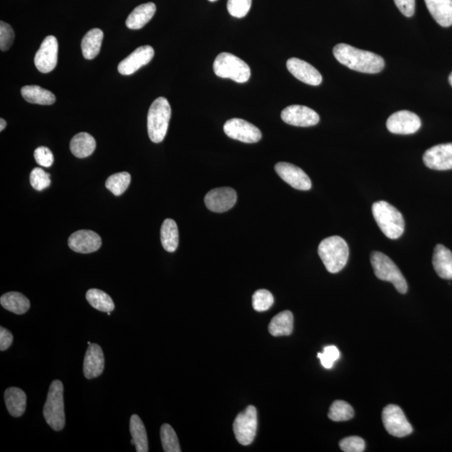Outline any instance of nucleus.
Segmentation results:
<instances>
[{
    "label": "nucleus",
    "instance_id": "obj_1",
    "mask_svg": "<svg viewBox=\"0 0 452 452\" xmlns=\"http://www.w3.org/2000/svg\"><path fill=\"white\" fill-rule=\"evenodd\" d=\"M333 52L337 61L353 71L376 74L385 68V61L380 55L355 48L348 44L337 45Z\"/></svg>",
    "mask_w": 452,
    "mask_h": 452
},
{
    "label": "nucleus",
    "instance_id": "obj_2",
    "mask_svg": "<svg viewBox=\"0 0 452 452\" xmlns=\"http://www.w3.org/2000/svg\"><path fill=\"white\" fill-rule=\"evenodd\" d=\"M318 255L327 271L338 273L348 263L349 249L347 242L340 237L326 238L318 247Z\"/></svg>",
    "mask_w": 452,
    "mask_h": 452
},
{
    "label": "nucleus",
    "instance_id": "obj_3",
    "mask_svg": "<svg viewBox=\"0 0 452 452\" xmlns=\"http://www.w3.org/2000/svg\"><path fill=\"white\" fill-rule=\"evenodd\" d=\"M373 218L382 232L391 239L401 237L405 232V220L402 214L386 201H378L372 206Z\"/></svg>",
    "mask_w": 452,
    "mask_h": 452
},
{
    "label": "nucleus",
    "instance_id": "obj_4",
    "mask_svg": "<svg viewBox=\"0 0 452 452\" xmlns=\"http://www.w3.org/2000/svg\"><path fill=\"white\" fill-rule=\"evenodd\" d=\"M171 108L165 98H157L147 114V132L152 142L159 144L167 135Z\"/></svg>",
    "mask_w": 452,
    "mask_h": 452
},
{
    "label": "nucleus",
    "instance_id": "obj_5",
    "mask_svg": "<svg viewBox=\"0 0 452 452\" xmlns=\"http://www.w3.org/2000/svg\"><path fill=\"white\" fill-rule=\"evenodd\" d=\"M44 417L50 428L62 431L66 425L64 405V386L62 381L54 380L50 385L44 409Z\"/></svg>",
    "mask_w": 452,
    "mask_h": 452
},
{
    "label": "nucleus",
    "instance_id": "obj_6",
    "mask_svg": "<svg viewBox=\"0 0 452 452\" xmlns=\"http://www.w3.org/2000/svg\"><path fill=\"white\" fill-rule=\"evenodd\" d=\"M373 271L378 278L390 281L401 294L407 293L408 284L405 276L393 261L384 253L373 252L371 256Z\"/></svg>",
    "mask_w": 452,
    "mask_h": 452
},
{
    "label": "nucleus",
    "instance_id": "obj_7",
    "mask_svg": "<svg viewBox=\"0 0 452 452\" xmlns=\"http://www.w3.org/2000/svg\"><path fill=\"white\" fill-rule=\"evenodd\" d=\"M213 68L216 76L229 78L237 83L247 82L251 77L250 67L242 59L230 53L224 52L217 55Z\"/></svg>",
    "mask_w": 452,
    "mask_h": 452
},
{
    "label": "nucleus",
    "instance_id": "obj_8",
    "mask_svg": "<svg viewBox=\"0 0 452 452\" xmlns=\"http://www.w3.org/2000/svg\"><path fill=\"white\" fill-rule=\"evenodd\" d=\"M257 426L256 409L249 405L238 414L233 424V431L239 443L243 446L252 444L256 435Z\"/></svg>",
    "mask_w": 452,
    "mask_h": 452
},
{
    "label": "nucleus",
    "instance_id": "obj_9",
    "mask_svg": "<svg viewBox=\"0 0 452 452\" xmlns=\"http://www.w3.org/2000/svg\"><path fill=\"white\" fill-rule=\"evenodd\" d=\"M383 424L391 436L405 437L412 434L413 427L410 425L403 410L395 405H389L383 410Z\"/></svg>",
    "mask_w": 452,
    "mask_h": 452
},
{
    "label": "nucleus",
    "instance_id": "obj_10",
    "mask_svg": "<svg viewBox=\"0 0 452 452\" xmlns=\"http://www.w3.org/2000/svg\"><path fill=\"white\" fill-rule=\"evenodd\" d=\"M224 132L232 140L246 142V144H256L261 140V132L259 128L248 123L246 120L232 118L225 123Z\"/></svg>",
    "mask_w": 452,
    "mask_h": 452
},
{
    "label": "nucleus",
    "instance_id": "obj_11",
    "mask_svg": "<svg viewBox=\"0 0 452 452\" xmlns=\"http://www.w3.org/2000/svg\"><path fill=\"white\" fill-rule=\"evenodd\" d=\"M386 127L395 135H413L421 128L422 121L416 113L403 110L392 114L387 120Z\"/></svg>",
    "mask_w": 452,
    "mask_h": 452
},
{
    "label": "nucleus",
    "instance_id": "obj_12",
    "mask_svg": "<svg viewBox=\"0 0 452 452\" xmlns=\"http://www.w3.org/2000/svg\"><path fill=\"white\" fill-rule=\"evenodd\" d=\"M281 117L284 123L295 127L315 126L320 121L315 110L301 105L289 106L281 112Z\"/></svg>",
    "mask_w": 452,
    "mask_h": 452
},
{
    "label": "nucleus",
    "instance_id": "obj_13",
    "mask_svg": "<svg viewBox=\"0 0 452 452\" xmlns=\"http://www.w3.org/2000/svg\"><path fill=\"white\" fill-rule=\"evenodd\" d=\"M58 62V41L53 35H49L43 40L38 52L35 54V64L41 73L52 72Z\"/></svg>",
    "mask_w": 452,
    "mask_h": 452
},
{
    "label": "nucleus",
    "instance_id": "obj_14",
    "mask_svg": "<svg viewBox=\"0 0 452 452\" xmlns=\"http://www.w3.org/2000/svg\"><path fill=\"white\" fill-rule=\"evenodd\" d=\"M275 170L281 179L296 190L307 191L312 188L310 178L296 165L281 162L276 164Z\"/></svg>",
    "mask_w": 452,
    "mask_h": 452
},
{
    "label": "nucleus",
    "instance_id": "obj_15",
    "mask_svg": "<svg viewBox=\"0 0 452 452\" xmlns=\"http://www.w3.org/2000/svg\"><path fill=\"white\" fill-rule=\"evenodd\" d=\"M237 201V193L232 188L223 187L214 188L205 197L207 208L215 212L223 213L233 208Z\"/></svg>",
    "mask_w": 452,
    "mask_h": 452
},
{
    "label": "nucleus",
    "instance_id": "obj_16",
    "mask_svg": "<svg viewBox=\"0 0 452 452\" xmlns=\"http://www.w3.org/2000/svg\"><path fill=\"white\" fill-rule=\"evenodd\" d=\"M423 162L427 168L440 171L452 169V144L431 147L424 154Z\"/></svg>",
    "mask_w": 452,
    "mask_h": 452
},
{
    "label": "nucleus",
    "instance_id": "obj_17",
    "mask_svg": "<svg viewBox=\"0 0 452 452\" xmlns=\"http://www.w3.org/2000/svg\"><path fill=\"white\" fill-rule=\"evenodd\" d=\"M154 55L150 45L141 46L118 64V72L124 76L132 75L142 67L149 64Z\"/></svg>",
    "mask_w": 452,
    "mask_h": 452
},
{
    "label": "nucleus",
    "instance_id": "obj_18",
    "mask_svg": "<svg viewBox=\"0 0 452 452\" xmlns=\"http://www.w3.org/2000/svg\"><path fill=\"white\" fill-rule=\"evenodd\" d=\"M69 247L77 253L89 254L99 250L101 239L91 230H81L74 232L68 239Z\"/></svg>",
    "mask_w": 452,
    "mask_h": 452
},
{
    "label": "nucleus",
    "instance_id": "obj_19",
    "mask_svg": "<svg viewBox=\"0 0 452 452\" xmlns=\"http://www.w3.org/2000/svg\"><path fill=\"white\" fill-rule=\"evenodd\" d=\"M287 67L293 76L307 85L320 86L322 81L320 72L303 60L290 58L287 62Z\"/></svg>",
    "mask_w": 452,
    "mask_h": 452
},
{
    "label": "nucleus",
    "instance_id": "obj_20",
    "mask_svg": "<svg viewBox=\"0 0 452 452\" xmlns=\"http://www.w3.org/2000/svg\"><path fill=\"white\" fill-rule=\"evenodd\" d=\"M105 367V358L103 349L98 344H91L86 350L83 373L86 379L91 380L99 377Z\"/></svg>",
    "mask_w": 452,
    "mask_h": 452
},
{
    "label": "nucleus",
    "instance_id": "obj_21",
    "mask_svg": "<svg viewBox=\"0 0 452 452\" xmlns=\"http://www.w3.org/2000/svg\"><path fill=\"white\" fill-rule=\"evenodd\" d=\"M433 266L442 279L452 280V252L443 244H437L432 258Z\"/></svg>",
    "mask_w": 452,
    "mask_h": 452
},
{
    "label": "nucleus",
    "instance_id": "obj_22",
    "mask_svg": "<svg viewBox=\"0 0 452 452\" xmlns=\"http://www.w3.org/2000/svg\"><path fill=\"white\" fill-rule=\"evenodd\" d=\"M429 12L442 27L452 25V0H425Z\"/></svg>",
    "mask_w": 452,
    "mask_h": 452
},
{
    "label": "nucleus",
    "instance_id": "obj_23",
    "mask_svg": "<svg viewBox=\"0 0 452 452\" xmlns=\"http://www.w3.org/2000/svg\"><path fill=\"white\" fill-rule=\"evenodd\" d=\"M156 12V6L154 3L142 4L137 6L128 16L126 26L128 29L140 30L153 18Z\"/></svg>",
    "mask_w": 452,
    "mask_h": 452
},
{
    "label": "nucleus",
    "instance_id": "obj_24",
    "mask_svg": "<svg viewBox=\"0 0 452 452\" xmlns=\"http://www.w3.org/2000/svg\"><path fill=\"white\" fill-rule=\"evenodd\" d=\"M4 400L8 412L12 417H20L24 414L27 401L24 391L16 387H11L4 392Z\"/></svg>",
    "mask_w": 452,
    "mask_h": 452
},
{
    "label": "nucleus",
    "instance_id": "obj_25",
    "mask_svg": "<svg viewBox=\"0 0 452 452\" xmlns=\"http://www.w3.org/2000/svg\"><path fill=\"white\" fill-rule=\"evenodd\" d=\"M96 146L94 137L87 132H80L72 137L70 149L77 158L84 159L94 154Z\"/></svg>",
    "mask_w": 452,
    "mask_h": 452
},
{
    "label": "nucleus",
    "instance_id": "obj_26",
    "mask_svg": "<svg viewBox=\"0 0 452 452\" xmlns=\"http://www.w3.org/2000/svg\"><path fill=\"white\" fill-rule=\"evenodd\" d=\"M103 36V32L100 29H92L87 32L81 41L83 57L86 60H92L98 57Z\"/></svg>",
    "mask_w": 452,
    "mask_h": 452
},
{
    "label": "nucleus",
    "instance_id": "obj_27",
    "mask_svg": "<svg viewBox=\"0 0 452 452\" xmlns=\"http://www.w3.org/2000/svg\"><path fill=\"white\" fill-rule=\"evenodd\" d=\"M0 303L4 309L18 315H24L30 307L29 299L16 292L4 294L0 298Z\"/></svg>",
    "mask_w": 452,
    "mask_h": 452
},
{
    "label": "nucleus",
    "instance_id": "obj_28",
    "mask_svg": "<svg viewBox=\"0 0 452 452\" xmlns=\"http://www.w3.org/2000/svg\"><path fill=\"white\" fill-rule=\"evenodd\" d=\"M161 243L166 252H174L179 247V230L172 219H166L160 230Z\"/></svg>",
    "mask_w": 452,
    "mask_h": 452
},
{
    "label": "nucleus",
    "instance_id": "obj_29",
    "mask_svg": "<svg viewBox=\"0 0 452 452\" xmlns=\"http://www.w3.org/2000/svg\"><path fill=\"white\" fill-rule=\"evenodd\" d=\"M131 443L135 445L137 452L149 451V441L144 422L137 414H132L130 419Z\"/></svg>",
    "mask_w": 452,
    "mask_h": 452
},
{
    "label": "nucleus",
    "instance_id": "obj_30",
    "mask_svg": "<svg viewBox=\"0 0 452 452\" xmlns=\"http://www.w3.org/2000/svg\"><path fill=\"white\" fill-rule=\"evenodd\" d=\"M269 333L274 337L288 336L293 331V315L292 312L284 311L272 318Z\"/></svg>",
    "mask_w": 452,
    "mask_h": 452
},
{
    "label": "nucleus",
    "instance_id": "obj_31",
    "mask_svg": "<svg viewBox=\"0 0 452 452\" xmlns=\"http://www.w3.org/2000/svg\"><path fill=\"white\" fill-rule=\"evenodd\" d=\"M21 94L30 103L52 105L55 101V96L52 91L38 86H26L21 89Z\"/></svg>",
    "mask_w": 452,
    "mask_h": 452
},
{
    "label": "nucleus",
    "instance_id": "obj_32",
    "mask_svg": "<svg viewBox=\"0 0 452 452\" xmlns=\"http://www.w3.org/2000/svg\"><path fill=\"white\" fill-rule=\"evenodd\" d=\"M87 302L96 310L104 312H112L115 305L109 295L99 289H90L86 294Z\"/></svg>",
    "mask_w": 452,
    "mask_h": 452
},
{
    "label": "nucleus",
    "instance_id": "obj_33",
    "mask_svg": "<svg viewBox=\"0 0 452 452\" xmlns=\"http://www.w3.org/2000/svg\"><path fill=\"white\" fill-rule=\"evenodd\" d=\"M131 183V175L128 172H121L111 175L106 181V188L114 196H122L128 190Z\"/></svg>",
    "mask_w": 452,
    "mask_h": 452
},
{
    "label": "nucleus",
    "instance_id": "obj_34",
    "mask_svg": "<svg viewBox=\"0 0 452 452\" xmlns=\"http://www.w3.org/2000/svg\"><path fill=\"white\" fill-rule=\"evenodd\" d=\"M354 417V409L347 402L343 400H336L333 404H332L329 412V417L332 421L339 422H346L349 421Z\"/></svg>",
    "mask_w": 452,
    "mask_h": 452
},
{
    "label": "nucleus",
    "instance_id": "obj_35",
    "mask_svg": "<svg viewBox=\"0 0 452 452\" xmlns=\"http://www.w3.org/2000/svg\"><path fill=\"white\" fill-rule=\"evenodd\" d=\"M160 437L164 451H181L176 432L174 431L173 427L169 425V424H164V425L161 426Z\"/></svg>",
    "mask_w": 452,
    "mask_h": 452
},
{
    "label": "nucleus",
    "instance_id": "obj_36",
    "mask_svg": "<svg viewBox=\"0 0 452 452\" xmlns=\"http://www.w3.org/2000/svg\"><path fill=\"white\" fill-rule=\"evenodd\" d=\"M274 298L269 290L261 289L256 290L252 297V306L257 312H265L273 305Z\"/></svg>",
    "mask_w": 452,
    "mask_h": 452
},
{
    "label": "nucleus",
    "instance_id": "obj_37",
    "mask_svg": "<svg viewBox=\"0 0 452 452\" xmlns=\"http://www.w3.org/2000/svg\"><path fill=\"white\" fill-rule=\"evenodd\" d=\"M30 181L31 186L37 191H43L47 188L52 181H50V174L44 171V169L35 168L32 170L30 175Z\"/></svg>",
    "mask_w": 452,
    "mask_h": 452
},
{
    "label": "nucleus",
    "instance_id": "obj_38",
    "mask_svg": "<svg viewBox=\"0 0 452 452\" xmlns=\"http://www.w3.org/2000/svg\"><path fill=\"white\" fill-rule=\"evenodd\" d=\"M252 3V0H228V12L233 17L243 18L250 11Z\"/></svg>",
    "mask_w": 452,
    "mask_h": 452
},
{
    "label": "nucleus",
    "instance_id": "obj_39",
    "mask_svg": "<svg viewBox=\"0 0 452 452\" xmlns=\"http://www.w3.org/2000/svg\"><path fill=\"white\" fill-rule=\"evenodd\" d=\"M317 358L320 359L322 366L327 370L333 368L334 363L340 358V352L335 346H327L324 353H318Z\"/></svg>",
    "mask_w": 452,
    "mask_h": 452
},
{
    "label": "nucleus",
    "instance_id": "obj_40",
    "mask_svg": "<svg viewBox=\"0 0 452 452\" xmlns=\"http://www.w3.org/2000/svg\"><path fill=\"white\" fill-rule=\"evenodd\" d=\"M339 446L344 452H363L366 449V442L361 437L349 436L341 441Z\"/></svg>",
    "mask_w": 452,
    "mask_h": 452
},
{
    "label": "nucleus",
    "instance_id": "obj_41",
    "mask_svg": "<svg viewBox=\"0 0 452 452\" xmlns=\"http://www.w3.org/2000/svg\"><path fill=\"white\" fill-rule=\"evenodd\" d=\"M13 40H15V33L12 27L6 22H0V49L2 52H6L11 47Z\"/></svg>",
    "mask_w": 452,
    "mask_h": 452
},
{
    "label": "nucleus",
    "instance_id": "obj_42",
    "mask_svg": "<svg viewBox=\"0 0 452 452\" xmlns=\"http://www.w3.org/2000/svg\"><path fill=\"white\" fill-rule=\"evenodd\" d=\"M34 156L36 163L45 168L50 167L54 163L52 152L48 147L44 146L37 147Z\"/></svg>",
    "mask_w": 452,
    "mask_h": 452
},
{
    "label": "nucleus",
    "instance_id": "obj_43",
    "mask_svg": "<svg viewBox=\"0 0 452 452\" xmlns=\"http://www.w3.org/2000/svg\"><path fill=\"white\" fill-rule=\"evenodd\" d=\"M395 6L405 16L412 17L416 11V0H394Z\"/></svg>",
    "mask_w": 452,
    "mask_h": 452
},
{
    "label": "nucleus",
    "instance_id": "obj_44",
    "mask_svg": "<svg viewBox=\"0 0 452 452\" xmlns=\"http://www.w3.org/2000/svg\"><path fill=\"white\" fill-rule=\"evenodd\" d=\"M13 340V338L11 332L3 327H0V350L4 351V350L11 347Z\"/></svg>",
    "mask_w": 452,
    "mask_h": 452
},
{
    "label": "nucleus",
    "instance_id": "obj_45",
    "mask_svg": "<svg viewBox=\"0 0 452 452\" xmlns=\"http://www.w3.org/2000/svg\"><path fill=\"white\" fill-rule=\"evenodd\" d=\"M6 128V120L3 118L0 119V131H3L4 128Z\"/></svg>",
    "mask_w": 452,
    "mask_h": 452
},
{
    "label": "nucleus",
    "instance_id": "obj_46",
    "mask_svg": "<svg viewBox=\"0 0 452 452\" xmlns=\"http://www.w3.org/2000/svg\"><path fill=\"white\" fill-rule=\"evenodd\" d=\"M449 82L452 86V72L451 73V75L449 76Z\"/></svg>",
    "mask_w": 452,
    "mask_h": 452
},
{
    "label": "nucleus",
    "instance_id": "obj_47",
    "mask_svg": "<svg viewBox=\"0 0 452 452\" xmlns=\"http://www.w3.org/2000/svg\"><path fill=\"white\" fill-rule=\"evenodd\" d=\"M210 2H215L217 1V0H209Z\"/></svg>",
    "mask_w": 452,
    "mask_h": 452
}]
</instances>
